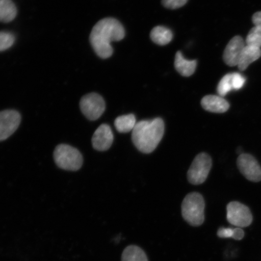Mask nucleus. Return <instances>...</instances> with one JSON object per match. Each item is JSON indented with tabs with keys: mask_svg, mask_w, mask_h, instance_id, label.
Returning a JSON list of instances; mask_svg holds the SVG:
<instances>
[{
	"mask_svg": "<svg viewBox=\"0 0 261 261\" xmlns=\"http://www.w3.org/2000/svg\"><path fill=\"white\" fill-rule=\"evenodd\" d=\"M233 90L232 73L225 75L218 85L217 91L221 97H224L226 94Z\"/></svg>",
	"mask_w": 261,
	"mask_h": 261,
	"instance_id": "nucleus-20",
	"label": "nucleus"
},
{
	"mask_svg": "<svg viewBox=\"0 0 261 261\" xmlns=\"http://www.w3.org/2000/svg\"><path fill=\"white\" fill-rule=\"evenodd\" d=\"M113 134L109 125L102 124L94 132L92 138L93 148L99 151H105L112 146Z\"/></svg>",
	"mask_w": 261,
	"mask_h": 261,
	"instance_id": "nucleus-11",
	"label": "nucleus"
},
{
	"mask_svg": "<svg viewBox=\"0 0 261 261\" xmlns=\"http://www.w3.org/2000/svg\"><path fill=\"white\" fill-rule=\"evenodd\" d=\"M15 37L14 34L8 32H0V51L8 50L14 44Z\"/></svg>",
	"mask_w": 261,
	"mask_h": 261,
	"instance_id": "nucleus-21",
	"label": "nucleus"
},
{
	"mask_svg": "<svg viewBox=\"0 0 261 261\" xmlns=\"http://www.w3.org/2000/svg\"><path fill=\"white\" fill-rule=\"evenodd\" d=\"M165 125L161 118L142 120L133 130L134 144L140 152L149 154L154 151L163 138Z\"/></svg>",
	"mask_w": 261,
	"mask_h": 261,
	"instance_id": "nucleus-2",
	"label": "nucleus"
},
{
	"mask_svg": "<svg viewBox=\"0 0 261 261\" xmlns=\"http://www.w3.org/2000/svg\"><path fill=\"white\" fill-rule=\"evenodd\" d=\"M246 45L248 46L259 48L261 47V29L254 26L248 34Z\"/></svg>",
	"mask_w": 261,
	"mask_h": 261,
	"instance_id": "nucleus-19",
	"label": "nucleus"
},
{
	"mask_svg": "<svg viewBox=\"0 0 261 261\" xmlns=\"http://www.w3.org/2000/svg\"><path fill=\"white\" fill-rule=\"evenodd\" d=\"M17 15V9L12 0H0V21L11 22Z\"/></svg>",
	"mask_w": 261,
	"mask_h": 261,
	"instance_id": "nucleus-16",
	"label": "nucleus"
},
{
	"mask_svg": "<svg viewBox=\"0 0 261 261\" xmlns=\"http://www.w3.org/2000/svg\"><path fill=\"white\" fill-rule=\"evenodd\" d=\"M260 57V48L248 46L246 45L241 53L238 67L241 71L246 70L249 65L258 60Z\"/></svg>",
	"mask_w": 261,
	"mask_h": 261,
	"instance_id": "nucleus-13",
	"label": "nucleus"
},
{
	"mask_svg": "<svg viewBox=\"0 0 261 261\" xmlns=\"http://www.w3.org/2000/svg\"><path fill=\"white\" fill-rule=\"evenodd\" d=\"M136 125V120L133 114L119 116L114 121V126L119 133H126L133 130Z\"/></svg>",
	"mask_w": 261,
	"mask_h": 261,
	"instance_id": "nucleus-17",
	"label": "nucleus"
},
{
	"mask_svg": "<svg viewBox=\"0 0 261 261\" xmlns=\"http://www.w3.org/2000/svg\"><path fill=\"white\" fill-rule=\"evenodd\" d=\"M122 261H148V259L141 248L132 245L123 250Z\"/></svg>",
	"mask_w": 261,
	"mask_h": 261,
	"instance_id": "nucleus-18",
	"label": "nucleus"
},
{
	"mask_svg": "<svg viewBox=\"0 0 261 261\" xmlns=\"http://www.w3.org/2000/svg\"><path fill=\"white\" fill-rule=\"evenodd\" d=\"M151 40L155 44L165 45L170 42L173 38V34L170 29L164 26H156L153 28L150 34Z\"/></svg>",
	"mask_w": 261,
	"mask_h": 261,
	"instance_id": "nucleus-15",
	"label": "nucleus"
},
{
	"mask_svg": "<svg viewBox=\"0 0 261 261\" xmlns=\"http://www.w3.org/2000/svg\"><path fill=\"white\" fill-rule=\"evenodd\" d=\"M82 113L90 120H96L106 110V102L103 97L96 93L86 94L80 101Z\"/></svg>",
	"mask_w": 261,
	"mask_h": 261,
	"instance_id": "nucleus-6",
	"label": "nucleus"
},
{
	"mask_svg": "<svg viewBox=\"0 0 261 261\" xmlns=\"http://www.w3.org/2000/svg\"><path fill=\"white\" fill-rule=\"evenodd\" d=\"M212 165L211 158L206 153L196 156L188 172V181L195 185L203 184L210 174Z\"/></svg>",
	"mask_w": 261,
	"mask_h": 261,
	"instance_id": "nucleus-5",
	"label": "nucleus"
},
{
	"mask_svg": "<svg viewBox=\"0 0 261 261\" xmlns=\"http://www.w3.org/2000/svg\"><path fill=\"white\" fill-rule=\"evenodd\" d=\"M246 79L240 73H232V86L234 90H240L244 86Z\"/></svg>",
	"mask_w": 261,
	"mask_h": 261,
	"instance_id": "nucleus-23",
	"label": "nucleus"
},
{
	"mask_svg": "<svg viewBox=\"0 0 261 261\" xmlns=\"http://www.w3.org/2000/svg\"><path fill=\"white\" fill-rule=\"evenodd\" d=\"M244 237V232L242 228L239 227L233 228V234L232 237L233 239L236 240H241L243 239Z\"/></svg>",
	"mask_w": 261,
	"mask_h": 261,
	"instance_id": "nucleus-25",
	"label": "nucleus"
},
{
	"mask_svg": "<svg viewBox=\"0 0 261 261\" xmlns=\"http://www.w3.org/2000/svg\"><path fill=\"white\" fill-rule=\"evenodd\" d=\"M204 200L202 195L192 192L187 195L181 205L182 216L192 226H200L204 221Z\"/></svg>",
	"mask_w": 261,
	"mask_h": 261,
	"instance_id": "nucleus-3",
	"label": "nucleus"
},
{
	"mask_svg": "<svg viewBox=\"0 0 261 261\" xmlns=\"http://www.w3.org/2000/svg\"><path fill=\"white\" fill-rule=\"evenodd\" d=\"M125 35L123 25L118 20L107 18L101 19L94 26L90 36V41L98 56L107 59L113 53L111 45L112 42L123 40Z\"/></svg>",
	"mask_w": 261,
	"mask_h": 261,
	"instance_id": "nucleus-1",
	"label": "nucleus"
},
{
	"mask_svg": "<svg viewBox=\"0 0 261 261\" xmlns=\"http://www.w3.org/2000/svg\"><path fill=\"white\" fill-rule=\"evenodd\" d=\"M246 46L243 38L236 36L228 42L223 54V60L228 66H237L244 47Z\"/></svg>",
	"mask_w": 261,
	"mask_h": 261,
	"instance_id": "nucleus-10",
	"label": "nucleus"
},
{
	"mask_svg": "<svg viewBox=\"0 0 261 261\" xmlns=\"http://www.w3.org/2000/svg\"><path fill=\"white\" fill-rule=\"evenodd\" d=\"M54 158L58 167L67 171L79 170L83 163L81 153L77 149L66 144L56 147Z\"/></svg>",
	"mask_w": 261,
	"mask_h": 261,
	"instance_id": "nucleus-4",
	"label": "nucleus"
},
{
	"mask_svg": "<svg viewBox=\"0 0 261 261\" xmlns=\"http://www.w3.org/2000/svg\"><path fill=\"white\" fill-rule=\"evenodd\" d=\"M188 0H162L164 7L170 9H176L182 7L187 4Z\"/></svg>",
	"mask_w": 261,
	"mask_h": 261,
	"instance_id": "nucleus-22",
	"label": "nucleus"
},
{
	"mask_svg": "<svg viewBox=\"0 0 261 261\" xmlns=\"http://www.w3.org/2000/svg\"><path fill=\"white\" fill-rule=\"evenodd\" d=\"M227 220L238 227H246L252 223L253 217L250 208L238 201L230 202L227 205Z\"/></svg>",
	"mask_w": 261,
	"mask_h": 261,
	"instance_id": "nucleus-7",
	"label": "nucleus"
},
{
	"mask_svg": "<svg viewBox=\"0 0 261 261\" xmlns=\"http://www.w3.org/2000/svg\"><path fill=\"white\" fill-rule=\"evenodd\" d=\"M233 229L231 228L221 227L218 230L217 236L221 238H232Z\"/></svg>",
	"mask_w": 261,
	"mask_h": 261,
	"instance_id": "nucleus-24",
	"label": "nucleus"
},
{
	"mask_svg": "<svg viewBox=\"0 0 261 261\" xmlns=\"http://www.w3.org/2000/svg\"><path fill=\"white\" fill-rule=\"evenodd\" d=\"M197 60L189 61L182 57L181 51L175 55L174 66L175 69L182 76L189 77L193 74L197 67Z\"/></svg>",
	"mask_w": 261,
	"mask_h": 261,
	"instance_id": "nucleus-14",
	"label": "nucleus"
},
{
	"mask_svg": "<svg viewBox=\"0 0 261 261\" xmlns=\"http://www.w3.org/2000/svg\"><path fill=\"white\" fill-rule=\"evenodd\" d=\"M201 104L205 110L215 113L226 112L230 108L229 103L220 96H205L202 99Z\"/></svg>",
	"mask_w": 261,
	"mask_h": 261,
	"instance_id": "nucleus-12",
	"label": "nucleus"
},
{
	"mask_svg": "<svg viewBox=\"0 0 261 261\" xmlns=\"http://www.w3.org/2000/svg\"><path fill=\"white\" fill-rule=\"evenodd\" d=\"M21 115L15 110H8L0 112V142L9 138L18 129Z\"/></svg>",
	"mask_w": 261,
	"mask_h": 261,
	"instance_id": "nucleus-9",
	"label": "nucleus"
},
{
	"mask_svg": "<svg viewBox=\"0 0 261 261\" xmlns=\"http://www.w3.org/2000/svg\"><path fill=\"white\" fill-rule=\"evenodd\" d=\"M237 166L245 177L249 181H261V167L258 162L249 154H242L238 156Z\"/></svg>",
	"mask_w": 261,
	"mask_h": 261,
	"instance_id": "nucleus-8",
	"label": "nucleus"
},
{
	"mask_svg": "<svg viewBox=\"0 0 261 261\" xmlns=\"http://www.w3.org/2000/svg\"><path fill=\"white\" fill-rule=\"evenodd\" d=\"M252 22L254 26L261 29V11L257 12L252 16Z\"/></svg>",
	"mask_w": 261,
	"mask_h": 261,
	"instance_id": "nucleus-26",
	"label": "nucleus"
}]
</instances>
